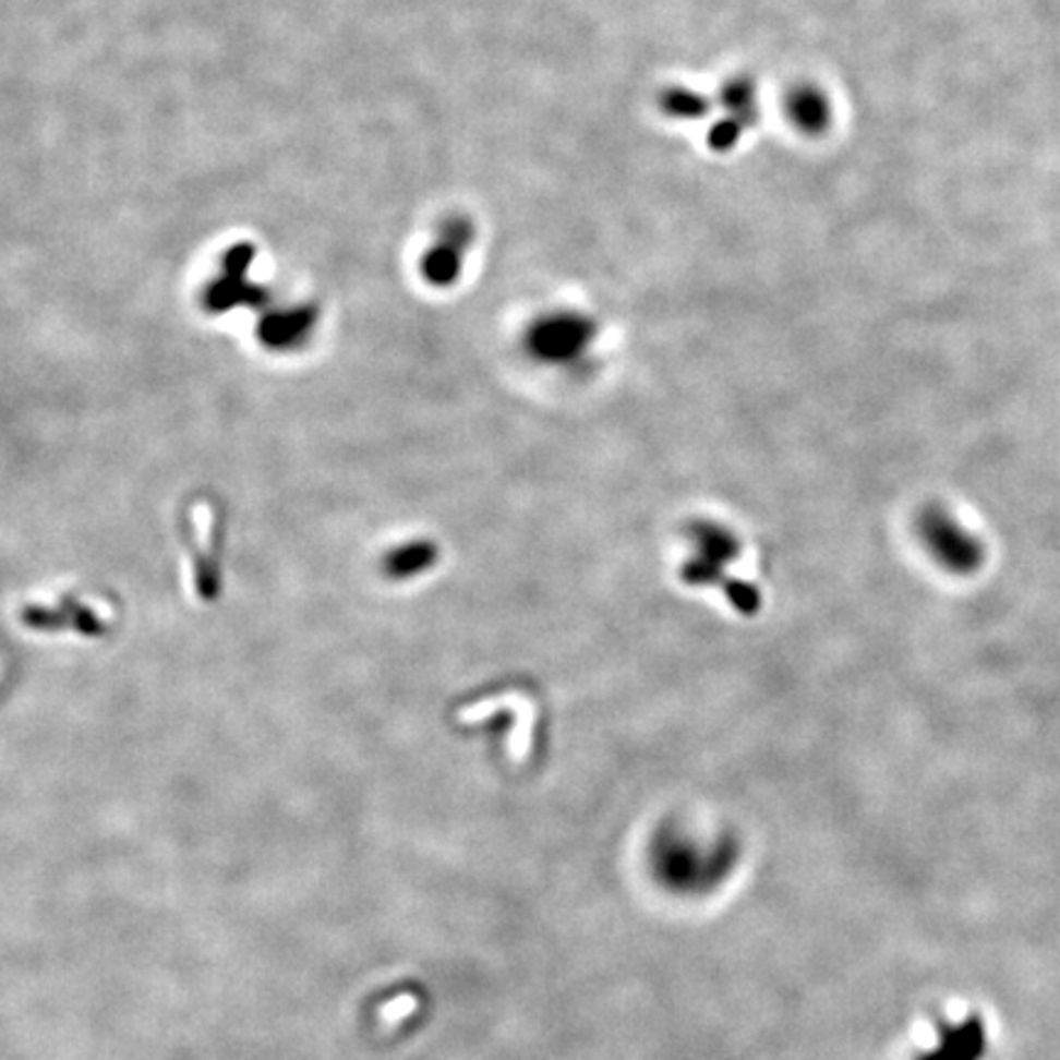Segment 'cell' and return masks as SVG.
Listing matches in <instances>:
<instances>
[{"label":"cell","instance_id":"2","mask_svg":"<svg viewBox=\"0 0 1060 1060\" xmlns=\"http://www.w3.org/2000/svg\"><path fill=\"white\" fill-rule=\"evenodd\" d=\"M913 528H916L920 547L942 573L952 577H972L985 565V543L950 508L940 504L920 508Z\"/></svg>","mask_w":1060,"mask_h":1060},{"label":"cell","instance_id":"4","mask_svg":"<svg viewBox=\"0 0 1060 1060\" xmlns=\"http://www.w3.org/2000/svg\"><path fill=\"white\" fill-rule=\"evenodd\" d=\"M594 341L597 327L592 320L577 312H563L538 324L533 337H530V347H533L535 357L547 363H569L573 366V363L589 357Z\"/></svg>","mask_w":1060,"mask_h":1060},{"label":"cell","instance_id":"5","mask_svg":"<svg viewBox=\"0 0 1060 1060\" xmlns=\"http://www.w3.org/2000/svg\"><path fill=\"white\" fill-rule=\"evenodd\" d=\"M987 1050V1034L981 1019L972 1016L957 1026L940 1028V1044L918 1060H979Z\"/></svg>","mask_w":1060,"mask_h":1060},{"label":"cell","instance_id":"1","mask_svg":"<svg viewBox=\"0 0 1060 1060\" xmlns=\"http://www.w3.org/2000/svg\"><path fill=\"white\" fill-rule=\"evenodd\" d=\"M742 540L730 526L716 520H695L687 528V553L680 563V579L690 589H716L736 614L756 616L763 594L759 587L732 577V567L742 557Z\"/></svg>","mask_w":1060,"mask_h":1060},{"label":"cell","instance_id":"3","mask_svg":"<svg viewBox=\"0 0 1060 1060\" xmlns=\"http://www.w3.org/2000/svg\"><path fill=\"white\" fill-rule=\"evenodd\" d=\"M653 869L665 887L675 891H704L720 881L732 867V850L720 847L702 850L690 838H683L673 830H665L655 838Z\"/></svg>","mask_w":1060,"mask_h":1060}]
</instances>
